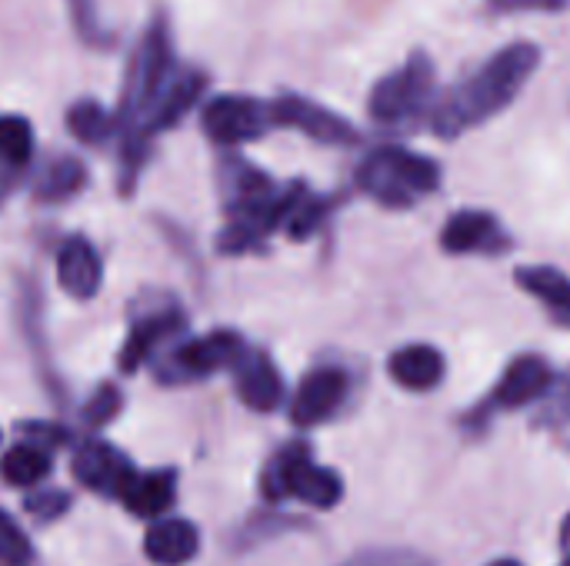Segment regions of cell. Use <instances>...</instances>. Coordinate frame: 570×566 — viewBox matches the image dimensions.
<instances>
[{
    "mask_svg": "<svg viewBox=\"0 0 570 566\" xmlns=\"http://www.w3.org/2000/svg\"><path fill=\"white\" fill-rule=\"evenodd\" d=\"M50 474V450L33 444V440H23L17 447H10L3 457H0V477L10 484V487H33L40 484L43 477Z\"/></svg>",
    "mask_w": 570,
    "mask_h": 566,
    "instance_id": "obj_24",
    "label": "cell"
},
{
    "mask_svg": "<svg viewBox=\"0 0 570 566\" xmlns=\"http://www.w3.org/2000/svg\"><path fill=\"white\" fill-rule=\"evenodd\" d=\"M570 420V370L551 384V390L544 394V407H541V420L548 427H561Z\"/></svg>",
    "mask_w": 570,
    "mask_h": 566,
    "instance_id": "obj_29",
    "label": "cell"
},
{
    "mask_svg": "<svg viewBox=\"0 0 570 566\" xmlns=\"http://www.w3.org/2000/svg\"><path fill=\"white\" fill-rule=\"evenodd\" d=\"M441 247L444 254H454V257H488V254H504L511 247V237L494 214L458 210L448 217L441 230Z\"/></svg>",
    "mask_w": 570,
    "mask_h": 566,
    "instance_id": "obj_9",
    "label": "cell"
},
{
    "mask_svg": "<svg viewBox=\"0 0 570 566\" xmlns=\"http://www.w3.org/2000/svg\"><path fill=\"white\" fill-rule=\"evenodd\" d=\"M200 550V534L187 520H164L154 524L144 537V554L157 566L190 564Z\"/></svg>",
    "mask_w": 570,
    "mask_h": 566,
    "instance_id": "obj_19",
    "label": "cell"
},
{
    "mask_svg": "<svg viewBox=\"0 0 570 566\" xmlns=\"http://www.w3.org/2000/svg\"><path fill=\"white\" fill-rule=\"evenodd\" d=\"M264 494L271 500L294 497V500H304L307 507L331 510L344 497V480L334 470L317 467L307 447H287L264 470Z\"/></svg>",
    "mask_w": 570,
    "mask_h": 566,
    "instance_id": "obj_4",
    "label": "cell"
},
{
    "mask_svg": "<svg viewBox=\"0 0 570 566\" xmlns=\"http://www.w3.org/2000/svg\"><path fill=\"white\" fill-rule=\"evenodd\" d=\"M20 434L40 447H60V444H70V434L57 424H20Z\"/></svg>",
    "mask_w": 570,
    "mask_h": 566,
    "instance_id": "obj_32",
    "label": "cell"
},
{
    "mask_svg": "<svg viewBox=\"0 0 570 566\" xmlns=\"http://www.w3.org/2000/svg\"><path fill=\"white\" fill-rule=\"evenodd\" d=\"M204 87H207V77H204L200 70H184V67H177V70L170 73L167 87L160 90L154 110H150V117H147V123H144V133L150 137V133H160V130H170L174 123H180V120L197 107Z\"/></svg>",
    "mask_w": 570,
    "mask_h": 566,
    "instance_id": "obj_17",
    "label": "cell"
},
{
    "mask_svg": "<svg viewBox=\"0 0 570 566\" xmlns=\"http://www.w3.org/2000/svg\"><path fill=\"white\" fill-rule=\"evenodd\" d=\"M67 130L80 143H87V147H104L114 137H120L117 113H110L97 100H77V103H70V110H67Z\"/></svg>",
    "mask_w": 570,
    "mask_h": 566,
    "instance_id": "obj_23",
    "label": "cell"
},
{
    "mask_svg": "<svg viewBox=\"0 0 570 566\" xmlns=\"http://www.w3.org/2000/svg\"><path fill=\"white\" fill-rule=\"evenodd\" d=\"M217 177H220V193H224V207L230 217L254 214L281 193L264 170H257L254 163L240 157H224Z\"/></svg>",
    "mask_w": 570,
    "mask_h": 566,
    "instance_id": "obj_14",
    "label": "cell"
},
{
    "mask_svg": "<svg viewBox=\"0 0 570 566\" xmlns=\"http://www.w3.org/2000/svg\"><path fill=\"white\" fill-rule=\"evenodd\" d=\"M204 133L220 147H240L250 140H261L274 127L271 103L244 93H224L204 103L200 110Z\"/></svg>",
    "mask_w": 570,
    "mask_h": 566,
    "instance_id": "obj_6",
    "label": "cell"
},
{
    "mask_svg": "<svg viewBox=\"0 0 570 566\" xmlns=\"http://www.w3.org/2000/svg\"><path fill=\"white\" fill-rule=\"evenodd\" d=\"M30 157H33L30 120H23L17 113H3L0 117V170L20 177V170L30 163Z\"/></svg>",
    "mask_w": 570,
    "mask_h": 566,
    "instance_id": "obj_25",
    "label": "cell"
},
{
    "mask_svg": "<svg viewBox=\"0 0 570 566\" xmlns=\"http://www.w3.org/2000/svg\"><path fill=\"white\" fill-rule=\"evenodd\" d=\"M271 113H274V127L301 130L304 137L327 143V147H354L361 140L357 127L347 117H341V113L327 110L324 103L301 97V93H281L271 103Z\"/></svg>",
    "mask_w": 570,
    "mask_h": 566,
    "instance_id": "obj_8",
    "label": "cell"
},
{
    "mask_svg": "<svg viewBox=\"0 0 570 566\" xmlns=\"http://www.w3.org/2000/svg\"><path fill=\"white\" fill-rule=\"evenodd\" d=\"M561 550H564V557L570 560V514L564 517V527H561Z\"/></svg>",
    "mask_w": 570,
    "mask_h": 566,
    "instance_id": "obj_33",
    "label": "cell"
},
{
    "mask_svg": "<svg viewBox=\"0 0 570 566\" xmlns=\"http://www.w3.org/2000/svg\"><path fill=\"white\" fill-rule=\"evenodd\" d=\"M564 566H570V560H568V564H564Z\"/></svg>",
    "mask_w": 570,
    "mask_h": 566,
    "instance_id": "obj_35",
    "label": "cell"
},
{
    "mask_svg": "<svg viewBox=\"0 0 570 566\" xmlns=\"http://www.w3.org/2000/svg\"><path fill=\"white\" fill-rule=\"evenodd\" d=\"M541 63V47L518 40L501 47L494 57H488L468 80H461L434 110V130L441 137H458L464 130H474L481 123H488L491 117L504 113L521 90L528 87V80L534 77Z\"/></svg>",
    "mask_w": 570,
    "mask_h": 566,
    "instance_id": "obj_1",
    "label": "cell"
},
{
    "mask_svg": "<svg viewBox=\"0 0 570 566\" xmlns=\"http://www.w3.org/2000/svg\"><path fill=\"white\" fill-rule=\"evenodd\" d=\"M120 407H124L120 390H117L114 384H104V387H97V390H94V397L83 404V424H90V427H104V424H110V420L120 414Z\"/></svg>",
    "mask_w": 570,
    "mask_h": 566,
    "instance_id": "obj_28",
    "label": "cell"
},
{
    "mask_svg": "<svg viewBox=\"0 0 570 566\" xmlns=\"http://www.w3.org/2000/svg\"><path fill=\"white\" fill-rule=\"evenodd\" d=\"M431 90H434V63L424 53H414L404 67L377 80L367 103L371 117L377 123H401L431 100Z\"/></svg>",
    "mask_w": 570,
    "mask_h": 566,
    "instance_id": "obj_5",
    "label": "cell"
},
{
    "mask_svg": "<svg viewBox=\"0 0 570 566\" xmlns=\"http://www.w3.org/2000/svg\"><path fill=\"white\" fill-rule=\"evenodd\" d=\"M341 566H434L428 557L414 554V550H364Z\"/></svg>",
    "mask_w": 570,
    "mask_h": 566,
    "instance_id": "obj_30",
    "label": "cell"
},
{
    "mask_svg": "<svg viewBox=\"0 0 570 566\" xmlns=\"http://www.w3.org/2000/svg\"><path fill=\"white\" fill-rule=\"evenodd\" d=\"M174 70H177V63H174L170 30H167V20L157 17L137 40V47L127 60V70H124L120 100L114 110L117 123H120V147H147L144 123Z\"/></svg>",
    "mask_w": 570,
    "mask_h": 566,
    "instance_id": "obj_2",
    "label": "cell"
},
{
    "mask_svg": "<svg viewBox=\"0 0 570 566\" xmlns=\"http://www.w3.org/2000/svg\"><path fill=\"white\" fill-rule=\"evenodd\" d=\"M488 566H521L518 560H498V564H488Z\"/></svg>",
    "mask_w": 570,
    "mask_h": 566,
    "instance_id": "obj_34",
    "label": "cell"
},
{
    "mask_svg": "<svg viewBox=\"0 0 570 566\" xmlns=\"http://www.w3.org/2000/svg\"><path fill=\"white\" fill-rule=\"evenodd\" d=\"M244 340L234 330H210L204 337H194L170 350L160 364V380L164 384H190L204 380L217 370H230L237 357L244 354Z\"/></svg>",
    "mask_w": 570,
    "mask_h": 566,
    "instance_id": "obj_7",
    "label": "cell"
},
{
    "mask_svg": "<svg viewBox=\"0 0 570 566\" xmlns=\"http://www.w3.org/2000/svg\"><path fill=\"white\" fill-rule=\"evenodd\" d=\"M57 284L73 300H94L104 284V264L87 237H70L57 250Z\"/></svg>",
    "mask_w": 570,
    "mask_h": 566,
    "instance_id": "obj_15",
    "label": "cell"
},
{
    "mask_svg": "<svg viewBox=\"0 0 570 566\" xmlns=\"http://www.w3.org/2000/svg\"><path fill=\"white\" fill-rule=\"evenodd\" d=\"M184 324L187 320L180 310H154L150 317L137 320L120 347V357H117L120 374H137L170 337H177L184 330Z\"/></svg>",
    "mask_w": 570,
    "mask_h": 566,
    "instance_id": "obj_16",
    "label": "cell"
},
{
    "mask_svg": "<svg viewBox=\"0 0 570 566\" xmlns=\"http://www.w3.org/2000/svg\"><path fill=\"white\" fill-rule=\"evenodd\" d=\"M70 510V497L63 490H40L33 497H27V514L40 524H50L57 517H63Z\"/></svg>",
    "mask_w": 570,
    "mask_h": 566,
    "instance_id": "obj_31",
    "label": "cell"
},
{
    "mask_svg": "<svg viewBox=\"0 0 570 566\" xmlns=\"http://www.w3.org/2000/svg\"><path fill=\"white\" fill-rule=\"evenodd\" d=\"M551 384H554V374H551L548 360L538 357V354H524V357L511 360L508 370L501 374L494 394L488 397V410H521V407H531V404L544 400Z\"/></svg>",
    "mask_w": 570,
    "mask_h": 566,
    "instance_id": "obj_11",
    "label": "cell"
},
{
    "mask_svg": "<svg viewBox=\"0 0 570 566\" xmlns=\"http://www.w3.org/2000/svg\"><path fill=\"white\" fill-rule=\"evenodd\" d=\"M87 187V167L77 157H53L33 177L37 203H67Z\"/></svg>",
    "mask_w": 570,
    "mask_h": 566,
    "instance_id": "obj_21",
    "label": "cell"
},
{
    "mask_svg": "<svg viewBox=\"0 0 570 566\" xmlns=\"http://www.w3.org/2000/svg\"><path fill=\"white\" fill-rule=\"evenodd\" d=\"M67 13H70V27L80 43H87L94 50H107L117 43L114 30H107L97 13V0H67Z\"/></svg>",
    "mask_w": 570,
    "mask_h": 566,
    "instance_id": "obj_26",
    "label": "cell"
},
{
    "mask_svg": "<svg viewBox=\"0 0 570 566\" xmlns=\"http://www.w3.org/2000/svg\"><path fill=\"white\" fill-rule=\"evenodd\" d=\"M177 494V477L174 470H154V474H134L130 487L124 490V507L137 517H160Z\"/></svg>",
    "mask_w": 570,
    "mask_h": 566,
    "instance_id": "obj_22",
    "label": "cell"
},
{
    "mask_svg": "<svg viewBox=\"0 0 570 566\" xmlns=\"http://www.w3.org/2000/svg\"><path fill=\"white\" fill-rule=\"evenodd\" d=\"M444 354L431 344H407L401 350L391 354L387 360V374L397 387L414 390V394H428L444 380Z\"/></svg>",
    "mask_w": 570,
    "mask_h": 566,
    "instance_id": "obj_18",
    "label": "cell"
},
{
    "mask_svg": "<svg viewBox=\"0 0 570 566\" xmlns=\"http://www.w3.org/2000/svg\"><path fill=\"white\" fill-rule=\"evenodd\" d=\"M518 287L528 290L551 317L554 324L570 327V277L558 267H521L514 274Z\"/></svg>",
    "mask_w": 570,
    "mask_h": 566,
    "instance_id": "obj_20",
    "label": "cell"
},
{
    "mask_svg": "<svg viewBox=\"0 0 570 566\" xmlns=\"http://www.w3.org/2000/svg\"><path fill=\"white\" fill-rule=\"evenodd\" d=\"M230 370L240 404L250 407L254 414H274L284 404V377L267 354L244 350Z\"/></svg>",
    "mask_w": 570,
    "mask_h": 566,
    "instance_id": "obj_13",
    "label": "cell"
},
{
    "mask_svg": "<svg viewBox=\"0 0 570 566\" xmlns=\"http://www.w3.org/2000/svg\"><path fill=\"white\" fill-rule=\"evenodd\" d=\"M357 183L384 207H411L434 193L441 170L431 157L407 147H377L357 170Z\"/></svg>",
    "mask_w": 570,
    "mask_h": 566,
    "instance_id": "obj_3",
    "label": "cell"
},
{
    "mask_svg": "<svg viewBox=\"0 0 570 566\" xmlns=\"http://www.w3.org/2000/svg\"><path fill=\"white\" fill-rule=\"evenodd\" d=\"M344 400H347V374L337 367H317L301 380L291 400V420L297 427H317L331 420Z\"/></svg>",
    "mask_w": 570,
    "mask_h": 566,
    "instance_id": "obj_12",
    "label": "cell"
},
{
    "mask_svg": "<svg viewBox=\"0 0 570 566\" xmlns=\"http://www.w3.org/2000/svg\"><path fill=\"white\" fill-rule=\"evenodd\" d=\"M33 564V550L27 534L13 524V517H7L0 510V566H30Z\"/></svg>",
    "mask_w": 570,
    "mask_h": 566,
    "instance_id": "obj_27",
    "label": "cell"
},
{
    "mask_svg": "<svg viewBox=\"0 0 570 566\" xmlns=\"http://www.w3.org/2000/svg\"><path fill=\"white\" fill-rule=\"evenodd\" d=\"M134 474H137L134 464L117 447H110L104 440H87L73 454V477H77V484H83L94 494L120 500L124 490L130 487Z\"/></svg>",
    "mask_w": 570,
    "mask_h": 566,
    "instance_id": "obj_10",
    "label": "cell"
}]
</instances>
